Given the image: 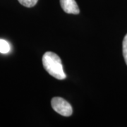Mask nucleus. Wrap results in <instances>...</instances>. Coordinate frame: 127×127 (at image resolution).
I'll return each mask as SVG.
<instances>
[{
  "mask_svg": "<svg viewBox=\"0 0 127 127\" xmlns=\"http://www.w3.org/2000/svg\"><path fill=\"white\" fill-rule=\"evenodd\" d=\"M10 45L7 41L0 39V53L6 54L10 51Z\"/></svg>",
  "mask_w": 127,
  "mask_h": 127,
  "instance_id": "20e7f679",
  "label": "nucleus"
},
{
  "mask_svg": "<svg viewBox=\"0 0 127 127\" xmlns=\"http://www.w3.org/2000/svg\"><path fill=\"white\" fill-rule=\"evenodd\" d=\"M43 66L48 73L58 80L65 79L66 76L63 70L62 60L57 55L47 52L42 57Z\"/></svg>",
  "mask_w": 127,
  "mask_h": 127,
  "instance_id": "f257e3e1",
  "label": "nucleus"
},
{
  "mask_svg": "<svg viewBox=\"0 0 127 127\" xmlns=\"http://www.w3.org/2000/svg\"><path fill=\"white\" fill-rule=\"evenodd\" d=\"M18 1L22 6L28 8H31L35 6L38 1V0H18Z\"/></svg>",
  "mask_w": 127,
  "mask_h": 127,
  "instance_id": "39448f33",
  "label": "nucleus"
},
{
  "mask_svg": "<svg viewBox=\"0 0 127 127\" xmlns=\"http://www.w3.org/2000/svg\"><path fill=\"white\" fill-rule=\"evenodd\" d=\"M122 48H123V56L125 60V62L127 65V34L124 37L122 43Z\"/></svg>",
  "mask_w": 127,
  "mask_h": 127,
  "instance_id": "423d86ee",
  "label": "nucleus"
},
{
  "mask_svg": "<svg viewBox=\"0 0 127 127\" xmlns=\"http://www.w3.org/2000/svg\"><path fill=\"white\" fill-rule=\"evenodd\" d=\"M51 104L53 109L57 113L64 117H70L72 114L73 109L71 105L66 100L62 97H53L51 101Z\"/></svg>",
  "mask_w": 127,
  "mask_h": 127,
  "instance_id": "f03ea898",
  "label": "nucleus"
},
{
  "mask_svg": "<svg viewBox=\"0 0 127 127\" xmlns=\"http://www.w3.org/2000/svg\"><path fill=\"white\" fill-rule=\"evenodd\" d=\"M60 4L64 12L67 14H78L80 10L75 0H60Z\"/></svg>",
  "mask_w": 127,
  "mask_h": 127,
  "instance_id": "7ed1b4c3",
  "label": "nucleus"
}]
</instances>
